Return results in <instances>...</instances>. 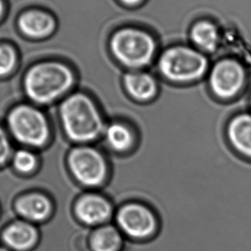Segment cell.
<instances>
[{
	"label": "cell",
	"mask_w": 251,
	"mask_h": 251,
	"mask_svg": "<svg viewBox=\"0 0 251 251\" xmlns=\"http://www.w3.org/2000/svg\"><path fill=\"white\" fill-rule=\"evenodd\" d=\"M73 82V74L66 65L45 62L28 71L24 79V88L33 101L48 104L68 91Z\"/></svg>",
	"instance_id": "1"
},
{
	"label": "cell",
	"mask_w": 251,
	"mask_h": 251,
	"mask_svg": "<svg viewBox=\"0 0 251 251\" xmlns=\"http://www.w3.org/2000/svg\"><path fill=\"white\" fill-rule=\"evenodd\" d=\"M62 125L67 136L75 142L96 139L103 130V122L95 103L88 96L75 94L60 106Z\"/></svg>",
	"instance_id": "2"
},
{
	"label": "cell",
	"mask_w": 251,
	"mask_h": 251,
	"mask_svg": "<svg viewBox=\"0 0 251 251\" xmlns=\"http://www.w3.org/2000/svg\"><path fill=\"white\" fill-rule=\"evenodd\" d=\"M109 45L120 63L135 68L150 64L156 49L153 34L146 28L133 25L113 31Z\"/></svg>",
	"instance_id": "3"
},
{
	"label": "cell",
	"mask_w": 251,
	"mask_h": 251,
	"mask_svg": "<svg viewBox=\"0 0 251 251\" xmlns=\"http://www.w3.org/2000/svg\"><path fill=\"white\" fill-rule=\"evenodd\" d=\"M159 67L167 79L185 83L201 78L208 69V60L202 52L193 48L176 46L164 51Z\"/></svg>",
	"instance_id": "4"
},
{
	"label": "cell",
	"mask_w": 251,
	"mask_h": 251,
	"mask_svg": "<svg viewBox=\"0 0 251 251\" xmlns=\"http://www.w3.org/2000/svg\"><path fill=\"white\" fill-rule=\"evenodd\" d=\"M9 128L15 138L25 145L43 146L49 137L48 120L30 105H19L8 117Z\"/></svg>",
	"instance_id": "5"
},
{
	"label": "cell",
	"mask_w": 251,
	"mask_h": 251,
	"mask_svg": "<svg viewBox=\"0 0 251 251\" xmlns=\"http://www.w3.org/2000/svg\"><path fill=\"white\" fill-rule=\"evenodd\" d=\"M246 77V71L242 63L235 58H226L213 66L208 76V85L216 98L229 100L242 91Z\"/></svg>",
	"instance_id": "6"
},
{
	"label": "cell",
	"mask_w": 251,
	"mask_h": 251,
	"mask_svg": "<svg viewBox=\"0 0 251 251\" xmlns=\"http://www.w3.org/2000/svg\"><path fill=\"white\" fill-rule=\"evenodd\" d=\"M116 223L119 231L136 241L150 239L158 231V222L153 212L146 206L135 202L119 208L116 214Z\"/></svg>",
	"instance_id": "7"
},
{
	"label": "cell",
	"mask_w": 251,
	"mask_h": 251,
	"mask_svg": "<svg viewBox=\"0 0 251 251\" xmlns=\"http://www.w3.org/2000/svg\"><path fill=\"white\" fill-rule=\"evenodd\" d=\"M68 161L72 174L85 186H98L105 179V160L92 148L79 147L72 150Z\"/></svg>",
	"instance_id": "8"
},
{
	"label": "cell",
	"mask_w": 251,
	"mask_h": 251,
	"mask_svg": "<svg viewBox=\"0 0 251 251\" xmlns=\"http://www.w3.org/2000/svg\"><path fill=\"white\" fill-rule=\"evenodd\" d=\"M40 241L39 226L18 218L0 228V245L10 251H34Z\"/></svg>",
	"instance_id": "9"
},
{
	"label": "cell",
	"mask_w": 251,
	"mask_h": 251,
	"mask_svg": "<svg viewBox=\"0 0 251 251\" xmlns=\"http://www.w3.org/2000/svg\"><path fill=\"white\" fill-rule=\"evenodd\" d=\"M17 26L25 36L39 40L54 34L58 27V22L50 11L42 8L30 7L18 17Z\"/></svg>",
	"instance_id": "10"
},
{
	"label": "cell",
	"mask_w": 251,
	"mask_h": 251,
	"mask_svg": "<svg viewBox=\"0 0 251 251\" xmlns=\"http://www.w3.org/2000/svg\"><path fill=\"white\" fill-rule=\"evenodd\" d=\"M13 209L18 219L40 226L49 221L52 204L43 194L32 192L18 197L14 201Z\"/></svg>",
	"instance_id": "11"
},
{
	"label": "cell",
	"mask_w": 251,
	"mask_h": 251,
	"mask_svg": "<svg viewBox=\"0 0 251 251\" xmlns=\"http://www.w3.org/2000/svg\"><path fill=\"white\" fill-rule=\"evenodd\" d=\"M75 219L87 226H95L109 221L112 214V205L98 195H85L75 201Z\"/></svg>",
	"instance_id": "12"
},
{
	"label": "cell",
	"mask_w": 251,
	"mask_h": 251,
	"mask_svg": "<svg viewBox=\"0 0 251 251\" xmlns=\"http://www.w3.org/2000/svg\"><path fill=\"white\" fill-rule=\"evenodd\" d=\"M228 145L238 155L251 160V113L238 112L226 126Z\"/></svg>",
	"instance_id": "13"
},
{
	"label": "cell",
	"mask_w": 251,
	"mask_h": 251,
	"mask_svg": "<svg viewBox=\"0 0 251 251\" xmlns=\"http://www.w3.org/2000/svg\"><path fill=\"white\" fill-rule=\"evenodd\" d=\"M190 41L200 51L214 52L219 44L217 27L210 21L197 20L190 26L189 31Z\"/></svg>",
	"instance_id": "14"
},
{
	"label": "cell",
	"mask_w": 251,
	"mask_h": 251,
	"mask_svg": "<svg viewBox=\"0 0 251 251\" xmlns=\"http://www.w3.org/2000/svg\"><path fill=\"white\" fill-rule=\"evenodd\" d=\"M125 240L121 231L112 225L102 226L92 231L88 238L91 251H121Z\"/></svg>",
	"instance_id": "15"
},
{
	"label": "cell",
	"mask_w": 251,
	"mask_h": 251,
	"mask_svg": "<svg viewBox=\"0 0 251 251\" xmlns=\"http://www.w3.org/2000/svg\"><path fill=\"white\" fill-rule=\"evenodd\" d=\"M124 82L129 95L140 100L152 98L156 93V82L148 73L130 72L126 75Z\"/></svg>",
	"instance_id": "16"
},
{
	"label": "cell",
	"mask_w": 251,
	"mask_h": 251,
	"mask_svg": "<svg viewBox=\"0 0 251 251\" xmlns=\"http://www.w3.org/2000/svg\"><path fill=\"white\" fill-rule=\"evenodd\" d=\"M105 138L109 145L117 151L129 150L133 143L132 134L122 124H112L105 129Z\"/></svg>",
	"instance_id": "17"
},
{
	"label": "cell",
	"mask_w": 251,
	"mask_h": 251,
	"mask_svg": "<svg viewBox=\"0 0 251 251\" xmlns=\"http://www.w3.org/2000/svg\"><path fill=\"white\" fill-rule=\"evenodd\" d=\"M14 166L21 173H28L36 167V158L27 150H19L14 156Z\"/></svg>",
	"instance_id": "18"
},
{
	"label": "cell",
	"mask_w": 251,
	"mask_h": 251,
	"mask_svg": "<svg viewBox=\"0 0 251 251\" xmlns=\"http://www.w3.org/2000/svg\"><path fill=\"white\" fill-rule=\"evenodd\" d=\"M16 64V54L12 48L6 45L0 46V76L6 75Z\"/></svg>",
	"instance_id": "19"
},
{
	"label": "cell",
	"mask_w": 251,
	"mask_h": 251,
	"mask_svg": "<svg viewBox=\"0 0 251 251\" xmlns=\"http://www.w3.org/2000/svg\"><path fill=\"white\" fill-rule=\"evenodd\" d=\"M10 145L6 134L0 127V166L3 165L10 156Z\"/></svg>",
	"instance_id": "20"
},
{
	"label": "cell",
	"mask_w": 251,
	"mask_h": 251,
	"mask_svg": "<svg viewBox=\"0 0 251 251\" xmlns=\"http://www.w3.org/2000/svg\"><path fill=\"white\" fill-rule=\"evenodd\" d=\"M118 1L124 6L132 8V9L141 6L146 2V0H118Z\"/></svg>",
	"instance_id": "21"
},
{
	"label": "cell",
	"mask_w": 251,
	"mask_h": 251,
	"mask_svg": "<svg viewBox=\"0 0 251 251\" xmlns=\"http://www.w3.org/2000/svg\"><path fill=\"white\" fill-rule=\"evenodd\" d=\"M4 10V5H3V0H0V18L2 17Z\"/></svg>",
	"instance_id": "22"
},
{
	"label": "cell",
	"mask_w": 251,
	"mask_h": 251,
	"mask_svg": "<svg viewBox=\"0 0 251 251\" xmlns=\"http://www.w3.org/2000/svg\"><path fill=\"white\" fill-rule=\"evenodd\" d=\"M0 251H10L9 249L5 248L3 245H0Z\"/></svg>",
	"instance_id": "23"
},
{
	"label": "cell",
	"mask_w": 251,
	"mask_h": 251,
	"mask_svg": "<svg viewBox=\"0 0 251 251\" xmlns=\"http://www.w3.org/2000/svg\"><path fill=\"white\" fill-rule=\"evenodd\" d=\"M250 102H251V99H250Z\"/></svg>",
	"instance_id": "24"
},
{
	"label": "cell",
	"mask_w": 251,
	"mask_h": 251,
	"mask_svg": "<svg viewBox=\"0 0 251 251\" xmlns=\"http://www.w3.org/2000/svg\"><path fill=\"white\" fill-rule=\"evenodd\" d=\"M0 217H1V210H0Z\"/></svg>",
	"instance_id": "25"
}]
</instances>
